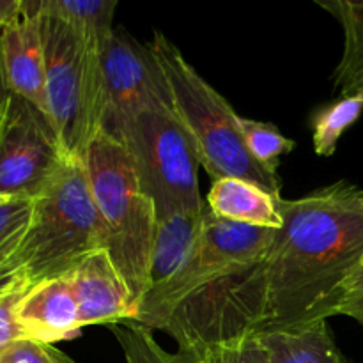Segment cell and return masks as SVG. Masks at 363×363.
I'll return each mask as SVG.
<instances>
[{
	"label": "cell",
	"mask_w": 363,
	"mask_h": 363,
	"mask_svg": "<svg viewBox=\"0 0 363 363\" xmlns=\"http://www.w3.org/2000/svg\"><path fill=\"white\" fill-rule=\"evenodd\" d=\"M339 315H347L363 326V262L353 273L339 307Z\"/></svg>",
	"instance_id": "24"
},
{
	"label": "cell",
	"mask_w": 363,
	"mask_h": 363,
	"mask_svg": "<svg viewBox=\"0 0 363 363\" xmlns=\"http://www.w3.org/2000/svg\"><path fill=\"white\" fill-rule=\"evenodd\" d=\"M197 354L201 363H272L257 333L233 342L208 347Z\"/></svg>",
	"instance_id": "21"
},
{
	"label": "cell",
	"mask_w": 363,
	"mask_h": 363,
	"mask_svg": "<svg viewBox=\"0 0 363 363\" xmlns=\"http://www.w3.org/2000/svg\"><path fill=\"white\" fill-rule=\"evenodd\" d=\"M99 60L105 98L103 124L140 108H174L170 87L152 50L124 28H116L103 43Z\"/></svg>",
	"instance_id": "9"
},
{
	"label": "cell",
	"mask_w": 363,
	"mask_h": 363,
	"mask_svg": "<svg viewBox=\"0 0 363 363\" xmlns=\"http://www.w3.org/2000/svg\"><path fill=\"white\" fill-rule=\"evenodd\" d=\"M14 250H16V248H14ZM14 250L0 254V294H2V291L9 286V282L14 279V275H16L18 272L16 266H14L13 262Z\"/></svg>",
	"instance_id": "26"
},
{
	"label": "cell",
	"mask_w": 363,
	"mask_h": 363,
	"mask_svg": "<svg viewBox=\"0 0 363 363\" xmlns=\"http://www.w3.org/2000/svg\"><path fill=\"white\" fill-rule=\"evenodd\" d=\"M105 248L84 160H71L34 201L32 218L13 254L18 273L32 286L69 275Z\"/></svg>",
	"instance_id": "5"
},
{
	"label": "cell",
	"mask_w": 363,
	"mask_h": 363,
	"mask_svg": "<svg viewBox=\"0 0 363 363\" xmlns=\"http://www.w3.org/2000/svg\"><path fill=\"white\" fill-rule=\"evenodd\" d=\"M360 92H363V87H362V91H360Z\"/></svg>",
	"instance_id": "29"
},
{
	"label": "cell",
	"mask_w": 363,
	"mask_h": 363,
	"mask_svg": "<svg viewBox=\"0 0 363 363\" xmlns=\"http://www.w3.org/2000/svg\"><path fill=\"white\" fill-rule=\"evenodd\" d=\"M82 328L135 321L137 300L105 248L89 255L69 273Z\"/></svg>",
	"instance_id": "10"
},
{
	"label": "cell",
	"mask_w": 363,
	"mask_h": 363,
	"mask_svg": "<svg viewBox=\"0 0 363 363\" xmlns=\"http://www.w3.org/2000/svg\"><path fill=\"white\" fill-rule=\"evenodd\" d=\"M39 13L50 123L67 158L84 160L105 116L101 45L80 38L66 21L41 11V2Z\"/></svg>",
	"instance_id": "6"
},
{
	"label": "cell",
	"mask_w": 363,
	"mask_h": 363,
	"mask_svg": "<svg viewBox=\"0 0 363 363\" xmlns=\"http://www.w3.org/2000/svg\"><path fill=\"white\" fill-rule=\"evenodd\" d=\"M202 215L204 209L201 213L177 211L158 218L144 296L165 287L183 268L201 234Z\"/></svg>",
	"instance_id": "13"
},
{
	"label": "cell",
	"mask_w": 363,
	"mask_h": 363,
	"mask_svg": "<svg viewBox=\"0 0 363 363\" xmlns=\"http://www.w3.org/2000/svg\"><path fill=\"white\" fill-rule=\"evenodd\" d=\"M6 363H25V362H6Z\"/></svg>",
	"instance_id": "28"
},
{
	"label": "cell",
	"mask_w": 363,
	"mask_h": 363,
	"mask_svg": "<svg viewBox=\"0 0 363 363\" xmlns=\"http://www.w3.org/2000/svg\"><path fill=\"white\" fill-rule=\"evenodd\" d=\"M41 11L66 21L80 38L103 43L116 28L112 27L117 0H39Z\"/></svg>",
	"instance_id": "16"
},
{
	"label": "cell",
	"mask_w": 363,
	"mask_h": 363,
	"mask_svg": "<svg viewBox=\"0 0 363 363\" xmlns=\"http://www.w3.org/2000/svg\"><path fill=\"white\" fill-rule=\"evenodd\" d=\"M18 319L27 340L55 344L80 335L82 323L69 275L32 286L21 300Z\"/></svg>",
	"instance_id": "12"
},
{
	"label": "cell",
	"mask_w": 363,
	"mask_h": 363,
	"mask_svg": "<svg viewBox=\"0 0 363 363\" xmlns=\"http://www.w3.org/2000/svg\"><path fill=\"white\" fill-rule=\"evenodd\" d=\"M275 229L229 222L208 204L194 250L177 275L137 305V325L201 351L262 332L268 318L266 255Z\"/></svg>",
	"instance_id": "1"
},
{
	"label": "cell",
	"mask_w": 363,
	"mask_h": 363,
	"mask_svg": "<svg viewBox=\"0 0 363 363\" xmlns=\"http://www.w3.org/2000/svg\"><path fill=\"white\" fill-rule=\"evenodd\" d=\"M363 112V92L340 96L339 99L319 106L312 113V142L319 156L335 155L342 135L360 119Z\"/></svg>",
	"instance_id": "17"
},
{
	"label": "cell",
	"mask_w": 363,
	"mask_h": 363,
	"mask_svg": "<svg viewBox=\"0 0 363 363\" xmlns=\"http://www.w3.org/2000/svg\"><path fill=\"white\" fill-rule=\"evenodd\" d=\"M28 289L30 284L16 272L9 286L0 294V363L16 344L27 340V333L18 319V308Z\"/></svg>",
	"instance_id": "20"
},
{
	"label": "cell",
	"mask_w": 363,
	"mask_h": 363,
	"mask_svg": "<svg viewBox=\"0 0 363 363\" xmlns=\"http://www.w3.org/2000/svg\"><path fill=\"white\" fill-rule=\"evenodd\" d=\"M282 227L266 255L264 330L339 315L350 279L363 262V190L347 181L301 199H280Z\"/></svg>",
	"instance_id": "2"
},
{
	"label": "cell",
	"mask_w": 363,
	"mask_h": 363,
	"mask_svg": "<svg viewBox=\"0 0 363 363\" xmlns=\"http://www.w3.org/2000/svg\"><path fill=\"white\" fill-rule=\"evenodd\" d=\"M110 332L116 335L126 363H201L195 351L179 350L169 353L152 337V332L137 323H119L110 325Z\"/></svg>",
	"instance_id": "18"
},
{
	"label": "cell",
	"mask_w": 363,
	"mask_h": 363,
	"mask_svg": "<svg viewBox=\"0 0 363 363\" xmlns=\"http://www.w3.org/2000/svg\"><path fill=\"white\" fill-rule=\"evenodd\" d=\"M360 91H362V89H360Z\"/></svg>",
	"instance_id": "30"
},
{
	"label": "cell",
	"mask_w": 363,
	"mask_h": 363,
	"mask_svg": "<svg viewBox=\"0 0 363 363\" xmlns=\"http://www.w3.org/2000/svg\"><path fill=\"white\" fill-rule=\"evenodd\" d=\"M101 131L130 152L138 183L155 202L158 218L204 209L199 191L201 163L174 108H140L103 124Z\"/></svg>",
	"instance_id": "7"
},
{
	"label": "cell",
	"mask_w": 363,
	"mask_h": 363,
	"mask_svg": "<svg viewBox=\"0 0 363 363\" xmlns=\"http://www.w3.org/2000/svg\"><path fill=\"white\" fill-rule=\"evenodd\" d=\"M206 204L213 215L229 222L275 230L282 227L279 201L248 181L236 177L213 181Z\"/></svg>",
	"instance_id": "14"
},
{
	"label": "cell",
	"mask_w": 363,
	"mask_h": 363,
	"mask_svg": "<svg viewBox=\"0 0 363 363\" xmlns=\"http://www.w3.org/2000/svg\"><path fill=\"white\" fill-rule=\"evenodd\" d=\"M67 162L48 117L11 92L0 110V201H35Z\"/></svg>",
	"instance_id": "8"
},
{
	"label": "cell",
	"mask_w": 363,
	"mask_h": 363,
	"mask_svg": "<svg viewBox=\"0 0 363 363\" xmlns=\"http://www.w3.org/2000/svg\"><path fill=\"white\" fill-rule=\"evenodd\" d=\"M240 131L252 158L275 176L282 156L289 155L296 145V142L284 137L272 123L240 117Z\"/></svg>",
	"instance_id": "19"
},
{
	"label": "cell",
	"mask_w": 363,
	"mask_h": 363,
	"mask_svg": "<svg viewBox=\"0 0 363 363\" xmlns=\"http://www.w3.org/2000/svg\"><path fill=\"white\" fill-rule=\"evenodd\" d=\"M34 201H0V254L14 250L32 218Z\"/></svg>",
	"instance_id": "22"
},
{
	"label": "cell",
	"mask_w": 363,
	"mask_h": 363,
	"mask_svg": "<svg viewBox=\"0 0 363 363\" xmlns=\"http://www.w3.org/2000/svg\"><path fill=\"white\" fill-rule=\"evenodd\" d=\"M7 87L50 119L39 0H23V16L0 34Z\"/></svg>",
	"instance_id": "11"
},
{
	"label": "cell",
	"mask_w": 363,
	"mask_h": 363,
	"mask_svg": "<svg viewBox=\"0 0 363 363\" xmlns=\"http://www.w3.org/2000/svg\"><path fill=\"white\" fill-rule=\"evenodd\" d=\"M149 48L167 78L176 117L209 177L213 181L225 177L248 181L280 201L282 183L279 176L262 169L247 151L240 116L229 101L197 73L165 34L156 32Z\"/></svg>",
	"instance_id": "3"
},
{
	"label": "cell",
	"mask_w": 363,
	"mask_h": 363,
	"mask_svg": "<svg viewBox=\"0 0 363 363\" xmlns=\"http://www.w3.org/2000/svg\"><path fill=\"white\" fill-rule=\"evenodd\" d=\"M11 91L7 87V78H6V69H4V55H2V43H0V110L6 105L7 98H9Z\"/></svg>",
	"instance_id": "27"
},
{
	"label": "cell",
	"mask_w": 363,
	"mask_h": 363,
	"mask_svg": "<svg viewBox=\"0 0 363 363\" xmlns=\"http://www.w3.org/2000/svg\"><path fill=\"white\" fill-rule=\"evenodd\" d=\"M92 202L103 225L105 250L135 300L147 289L149 261L158 215L138 183L131 156L119 142L99 131L84 156Z\"/></svg>",
	"instance_id": "4"
},
{
	"label": "cell",
	"mask_w": 363,
	"mask_h": 363,
	"mask_svg": "<svg viewBox=\"0 0 363 363\" xmlns=\"http://www.w3.org/2000/svg\"><path fill=\"white\" fill-rule=\"evenodd\" d=\"M6 362H25V363H74L67 354L57 350L53 344H41L34 340H23L16 344L6 354L2 363Z\"/></svg>",
	"instance_id": "23"
},
{
	"label": "cell",
	"mask_w": 363,
	"mask_h": 363,
	"mask_svg": "<svg viewBox=\"0 0 363 363\" xmlns=\"http://www.w3.org/2000/svg\"><path fill=\"white\" fill-rule=\"evenodd\" d=\"M272 363H351L340 351L328 321L257 333Z\"/></svg>",
	"instance_id": "15"
},
{
	"label": "cell",
	"mask_w": 363,
	"mask_h": 363,
	"mask_svg": "<svg viewBox=\"0 0 363 363\" xmlns=\"http://www.w3.org/2000/svg\"><path fill=\"white\" fill-rule=\"evenodd\" d=\"M23 16V0H0V34Z\"/></svg>",
	"instance_id": "25"
}]
</instances>
